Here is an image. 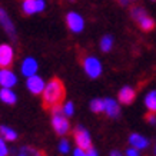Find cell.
I'll return each instance as SVG.
<instances>
[{
    "mask_svg": "<svg viewBox=\"0 0 156 156\" xmlns=\"http://www.w3.org/2000/svg\"><path fill=\"white\" fill-rule=\"evenodd\" d=\"M40 96H42L43 108L50 110L55 106H60L63 103V100H65V96H66V89H65L63 82L59 77L49 79L46 82L44 90H43V93Z\"/></svg>",
    "mask_w": 156,
    "mask_h": 156,
    "instance_id": "obj_1",
    "label": "cell"
},
{
    "mask_svg": "<svg viewBox=\"0 0 156 156\" xmlns=\"http://www.w3.org/2000/svg\"><path fill=\"white\" fill-rule=\"evenodd\" d=\"M50 125H52V129L55 130V133L59 135L60 137L67 136L69 133H72L70 120L67 116L63 115L60 106H55L50 109Z\"/></svg>",
    "mask_w": 156,
    "mask_h": 156,
    "instance_id": "obj_2",
    "label": "cell"
},
{
    "mask_svg": "<svg viewBox=\"0 0 156 156\" xmlns=\"http://www.w3.org/2000/svg\"><path fill=\"white\" fill-rule=\"evenodd\" d=\"M82 67L85 70L86 76L90 77V79H99L102 73H103V65L102 62L98 59L93 55H86L83 59H82Z\"/></svg>",
    "mask_w": 156,
    "mask_h": 156,
    "instance_id": "obj_3",
    "label": "cell"
},
{
    "mask_svg": "<svg viewBox=\"0 0 156 156\" xmlns=\"http://www.w3.org/2000/svg\"><path fill=\"white\" fill-rule=\"evenodd\" d=\"M72 137H73V143L76 147H80L85 151L93 147L92 135L83 125H76L75 128H72Z\"/></svg>",
    "mask_w": 156,
    "mask_h": 156,
    "instance_id": "obj_4",
    "label": "cell"
},
{
    "mask_svg": "<svg viewBox=\"0 0 156 156\" xmlns=\"http://www.w3.org/2000/svg\"><path fill=\"white\" fill-rule=\"evenodd\" d=\"M130 16H132V19L139 24V27L142 29L143 32H152V30L155 29V26H156L155 20L147 14V12L143 9V7H139V6L132 7V9H130Z\"/></svg>",
    "mask_w": 156,
    "mask_h": 156,
    "instance_id": "obj_5",
    "label": "cell"
},
{
    "mask_svg": "<svg viewBox=\"0 0 156 156\" xmlns=\"http://www.w3.org/2000/svg\"><path fill=\"white\" fill-rule=\"evenodd\" d=\"M44 86H46V80L43 79L42 76L33 75L30 77H26V89L32 95L40 96L43 93V90H44Z\"/></svg>",
    "mask_w": 156,
    "mask_h": 156,
    "instance_id": "obj_6",
    "label": "cell"
},
{
    "mask_svg": "<svg viewBox=\"0 0 156 156\" xmlns=\"http://www.w3.org/2000/svg\"><path fill=\"white\" fill-rule=\"evenodd\" d=\"M105 100V110L103 115H106L109 119H119L122 115V105L119 103L118 99L113 98H103Z\"/></svg>",
    "mask_w": 156,
    "mask_h": 156,
    "instance_id": "obj_7",
    "label": "cell"
},
{
    "mask_svg": "<svg viewBox=\"0 0 156 156\" xmlns=\"http://www.w3.org/2000/svg\"><path fill=\"white\" fill-rule=\"evenodd\" d=\"M66 24L72 33H82L85 29V20L76 12H69L66 14Z\"/></svg>",
    "mask_w": 156,
    "mask_h": 156,
    "instance_id": "obj_8",
    "label": "cell"
},
{
    "mask_svg": "<svg viewBox=\"0 0 156 156\" xmlns=\"http://www.w3.org/2000/svg\"><path fill=\"white\" fill-rule=\"evenodd\" d=\"M17 75L14 73L10 67H3L0 69V87H6V89H13L17 85Z\"/></svg>",
    "mask_w": 156,
    "mask_h": 156,
    "instance_id": "obj_9",
    "label": "cell"
},
{
    "mask_svg": "<svg viewBox=\"0 0 156 156\" xmlns=\"http://www.w3.org/2000/svg\"><path fill=\"white\" fill-rule=\"evenodd\" d=\"M14 62V49L7 43L0 44V69L10 67Z\"/></svg>",
    "mask_w": 156,
    "mask_h": 156,
    "instance_id": "obj_10",
    "label": "cell"
},
{
    "mask_svg": "<svg viewBox=\"0 0 156 156\" xmlns=\"http://www.w3.org/2000/svg\"><path fill=\"white\" fill-rule=\"evenodd\" d=\"M0 26L6 32V34L9 36L12 40L17 39V33H16V27H14L13 22L9 17V14L6 13V10L3 7H0Z\"/></svg>",
    "mask_w": 156,
    "mask_h": 156,
    "instance_id": "obj_11",
    "label": "cell"
},
{
    "mask_svg": "<svg viewBox=\"0 0 156 156\" xmlns=\"http://www.w3.org/2000/svg\"><path fill=\"white\" fill-rule=\"evenodd\" d=\"M128 143H129V146L136 147L137 151H140V152L151 146V140H149L145 135L137 133V132H133V133L129 135L128 136Z\"/></svg>",
    "mask_w": 156,
    "mask_h": 156,
    "instance_id": "obj_12",
    "label": "cell"
},
{
    "mask_svg": "<svg viewBox=\"0 0 156 156\" xmlns=\"http://www.w3.org/2000/svg\"><path fill=\"white\" fill-rule=\"evenodd\" d=\"M37 70H39V63L34 57L27 56L22 60L20 73H22L24 77H30V76H33V75H37Z\"/></svg>",
    "mask_w": 156,
    "mask_h": 156,
    "instance_id": "obj_13",
    "label": "cell"
},
{
    "mask_svg": "<svg viewBox=\"0 0 156 156\" xmlns=\"http://www.w3.org/2000/svg\"><path fill=\"white\" fill-rule=\"evenodd\" d=\"M136 98V90L133 89L132 86H122L118 92V98L116 99L119 100L120 105H132L133 100Z\"/></svg>",
    "mask_w": 156,
    "mask_h": 156,
    "instance_id": "obj_14",
    "label": "cell"
},
{
    "mask_svg": "<svg viewBox=\"0 0 156 156\" xmlns=\"http://www.w3.org/2000/svg\"><path fill=\"white\" fill-rule=\"evenodd\" d=\"M46 7L43 0H24L23 3V12L26 14H34L39 12H43Z\"/></svg>",
    "mask_w": 156,
    "mask_h": 156,
    "instance_id": "obj_15",
    "label": "cell"
},
{
    "mask_svg": "<svg viewBox=\"0 0 156 156\" xmlns=\"http://www.w3.org/2000/svg\"><path fill=\"white\" fill-rule=\"evenodd\" d=\"M0 136L3 137L6 142L13 143L19 139V133L16 129H13L9 125H0Z\"/></svg>",
    "mask_w": 156,
    "mask_h": 156,
    "instance_id": "obj_16",
    "label": "cell"
},
{
    "mask_svg": "<svg viewBox=\"0 0 156 156\" xmlns=\"http://www.w3.org/2000/svg\"><path fill=\"white\" fill-rule=\"evenodd\" d=\"M0 102L7 105V106H13L17 103V95L13 89H6L2 87L0 89Z\"/></svg>",
    "mask_w": 156,
    "mask_h": 156,
    "instance_id": "obj_17",
    "label": "cell"
},
{
    "mask_svg": "<svg viewBox=\"0 0 156 156\" xmlns=\"http://www.w3.org/2000/svg\"><path fill=\"white\" fill-rule=\"evenodd\" d=\"M143 103H145V108L147 109V112L156 113V89L149 90L146 95H145Z\"/></svg>",
    "mask_w": 156,
    "mask_h": 156,
    "instance_id": "obj_18",
    "label": "cell"
},
{
    "mask_svg": "<svg viewBox=\"0 0 156 156\" xmlns=\"http://www.w3.org/2000/svg\"><path fill=\"white\" fill-rule=\"evenodd\" d=\"M72 151H73V147H72L70 139L67 136L60 137V140L57 142V152L60 155H69V153H72Z\"/></svg>",
    "mask_w": 156,
    "mask_h": 156,
    "instance_id": "obj_19",
    "label": "cell"
},
{
    "mask_svg": "<svg viewBox=\"0 0 156 156\" xmlns=\"http://www.w3.org/2000/svg\"><path fill=\"white\" fill-rule=\"evenodd\" d=\"M17 152L23 153L24 156H46L42 151H40V149H37V147H34V146H30V145H24V146H20Z\"/></svg>",
    "mask_w": 156,
    "mask_h": 156,
    "instance_id": "obj_20",
    "label": "cell"
},
{
    "mask_svg": "<svg viewBox=\"0 0 156 156\" xmlns=\"http://www.w3.org/2000/svg\"><path fill=\"white\" fill-rule=\"evenodd\" d=\"M89 108H90V110H92L93 113H96V115L103 113V110H105V100L102 99V98H95L93 100H90Z\"/></svg>",
    "mask_w": 156,
    "mask_h": 156,
    "instance_id": "obj_21",
    "label": "cell"
},
{
    "mask_svg": "<svg viewBox=\"0 0 156 156\" xmlns=\"http://www.w3.org/2000/svg\"><path fill=\"white\" fill-rule=\"evenodd\" d=\"M113 37L112 36H109V34H106V36H103V37L100 39V43H99V48L100 50L103 53H109L112 49H113Z\"/></svg>",
    "mask_w": 156,
    "mask_h": 156,
    "instance_id": "obj_22",
    "label": "cell"
},
{
    "mask_svg": "<svg viewBox=\"0 0 156 156\" xmlns=\"http://www.w3.org/2000/svg\"><path fill=\"white\" fill-rule=\"evenodd\" d=\"M60 108H62V112H63V115H65V116H67L69 119L75 116L76 106H75V103H73L72 100H63V103L60 105Z\"/></svg>",
    "mask_w": 156,
    "mask_h": 156,
    "instance_id": "obj_23",
    "label": "cell"
},
{
    "mask_svg": "<svg viewBox=\"0 0 156 156\" xmlns=\"http://www.w3.org/2000/svg\"><path fill=\"white\" fill-rule=\"evenodd\" d=\"M72 156H99V152L96 151L95 147H90V149L85 151V149L75 146L73 151H72Z\"/></svg>",
    "mask_w": 156,
    "mask_h": 156,
    "instance_id": "obj_24",
    "label": "cell"
},
{
    "mask_svg": "<svg viewBox=\"0 0 156 156\" xmlns=\"http://www.w3.org/2000/svg\"><path fill=\"white\" fill-rule=\"evenodd\" d=\"M10 147L9 142H6L3 137L0 136V156H10Z\"/></svg>",
    "mask_w": 156,
    "mask_h": 156,
    "instance_id": "obj_25",
    "label": "cell"
},
{
    "mask_svg": "<svg viewBox=\"0 0 156 156\" xmlns=\"http://www.w3.org/2000/svg\"><path fill=\"white\" fill-rule=\"evenodd\" d=\"M123 155H125V156H140V151H137L136 147L129 146V147H126V149H125Z\"/></svg>",
    "mask_w": 156,
    "mask_h": 156,
    "instance_id": "obj_26",
    "label": "cell"
},
{
    "mask_svg": "<svg viewBox=\"0 0 156 156\" xmlns=\"http://www.w3.org/2000/svg\"><path fill=\"white\" fill-rule=\"evenodd\" d=\"M145 120H146L149 125H156V113H152V112H147L146 116H145Z\"/></svg>",
    "mask_w": 156,
    "mask_h": 156,
    "instance_id": "obj_27",
    "label": "cell"
},
{
    "mask_svg": "<svg viewBox=\"0 0 156 156\" xmlns=\"http://www.w3.org/2000/svg\"><path fill=\"white\" fill-rule=\"evenodd\" d=\"M109 156H125V155H123L120 151H116V149H115V151H112L109 153Z\"/></svg>",
    "mask_w": 156,
    "mask_h": 156,
    "instance_id": "obj_28",
    "label": "cell"
},
{
    "mask_svg": "<svg viewBox=\"0 0 156 156\" xmlns=\"http://www.w3.org/2000/svg\"><path fill=\"white\" fill-rule=\"evenodd\" d=\"M120 2V5H123V6H126L129 3V0H119Z\"/></svg>",
    "mask_w": 156,
    "mask_h": 156,
    "instance_id": "obj_29",
    "label": "cell"
},
{
    "mask_svg": "<svg viewBox=\"0 0 156 156\" xmlns=\"http://www.w3.org/2000/svg\"><path fill=\"white\" fill-rule=\"evenodd\" d=\"M14 156H24V155H23V153H20V152H17V153H16Z\"/></svg>",
    "mask_w": 156,
    "mask_h": 156,
    "instance_id": "obj_30",
    "label": "cell"
},
{
    "mask_svg": "<svg viewBox=\"0 0 156 156\" xmlns=\"http://www.w3.org/2000/svg\"><path fill=\"white\" fill-rule=\"evenodd\" d=\"M153 153H155V156H156V145H155V147H153Z\"/></svg>",
    "mask_w": 156,
    "mask_h": 156,
    "instance_id": "obj_31",
    "label": "cell"
},
{
    "mask_svg": "<svg viewBox=\"0 0 156 156\" xmlns=\"http://www.w3.org/2000/svg\"><path fill=\"white\" fill-rule=\"evenodd\" d=\"M152 2H156V0H152Z\"/></svg>",
    "mask_w": 156,
    "mask_h": 156,
    "instance_id": "obj_32",
    "label": "cell"
},
{
    "mask_svg": "<svg viewBox=\"0 0 156 156\" xmlns=\"http://www.w3.org/2000/svg\"><path fill=\"white\" fill-rule=\"evenodd\" d=\"M72 2H73V0H72Z\"/></svg>",
    "mask_w": 156,
    "mask_h": 156,
    "instance_id": "obj_33",
    "label": "cell"
}]
</instances>
